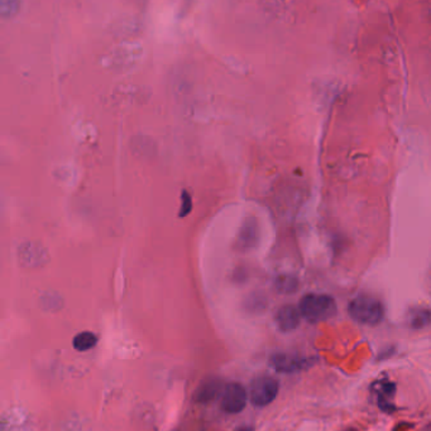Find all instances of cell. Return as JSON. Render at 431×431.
<instances>
[{"label":"cell","instance_id":"cell-9","mask_svg":"<svg viewBox=\"0 0 431 431\" xmlns=\"http://www.w3.org/2000/svg\"><path fill=\"white\" fill-rule=\"evenodd\" d=\"M97 343V337L92 332H81L75 335L73 338V348L79 352H86L95 347Z\"/></svg>","mask_w":431,"mask_h":431},{"label":"cell","instance_id":"cell-4","mask_svg":"<svg viewBox=\"0 0 431 431\" xmlns=\"http://www.w3.org/2000/svg\"><path fill=\"white\" fill-rule=\"evenodd\" d=\"M247 401L248 394L241 383L231 382L225 385L220 400V405L225 413H239L243 411Z\"/></svg>","mask_w":431,"mask_h":431},{"label":"cell","instance_id":"cell-12","mask_svg":"<svg viewBox=\"0 0 431 431\" xmlns=\"http://www.w3.org/2000/svg\"><path fill=\"white\" fill-rule=\"evenodd\" d=\"M181 208H180V212H178V217L180 218H183V217H186V216L193 211V199H191V196H190V193L188 191L181 192Z\"/></svg>","mask_w":431,"mask_h":431},{"label":"cell","instance_id":"cell-11","mask_svg":"<svg viewBox=\"0 0 431 431\" xmlns=\"http://www.w3.org/2000/svg\"><path fill=\"white\" fill-rule=\"evenodd\" d=\"M430 320L431 313L426 309H418V311H413L410 317V324L413 328H423L430 323Z\"/></svg>","mask_w":431,"mask_h":431},{"label":"cell","instance_id":"cell-6","mask_svg":"<svg viewBox=\"0 0 431 431\" xmlns=\"http://www.w3.org/2000/svg\"><path fill=\"white\" fill-rule=\"evenodd\" d=\"M223 382L218 377L205 378L195 391L194 400L201 404L213 401L223 392Z\"/></svg>","mask_w":431,"mask_h":431},{"label":"cell","instance_id":"cell-3","mask_svg":"<svg viewBox=\"0 0 431 431\" xmlns=\"http://www.w3.org/2000/svg\"><path fill=\"white\" fill-rule=\"evenodd\" d=\"M279 385L271 376H260L250 383L249 400L257 407H265L274 401L279 395Z\"/></svg>","mask_w":431,"mask_h":431},{"label":"cell","instance_id":"cell-5","mask_svg":"<svg viewBox=\"0 0 431 431\" xmlns=\"http://www.w3.org/2000/svg\"><path fill=\"white\" fill-rule=\"evenodd\" d=\"M269 362L276 371L282 372V373L301 371L309 366V359L290 354H274Z\"/></svg>","mask_w":431,"mask_h":431},{"label":"cell","instance_id":"cell-10","mask_svg":"<svg viewBox=\"0 0 431 431\" xmlns=\"http://www.w3.org/2000/svg\"><path fill=\"white\" fill-rule=\"evenodd\" d=\"M298 279L292 275H279L274 280V287L281 294L295 293L298 290Z\"/></svg>","mask_w":431,"mask_h":431},{"label":"cell","instance_id":"cell-13","mask_svg":"<svg viewBox=\"0 0 431 431\" xmlns=\"http://www.w3.org/2000/svg\"><path fill=\"white\" fill-rule=\"evenodd\" d=\"M238 431H252L249 427H242V429H239Z\"/></svg>","mask_w":431,"mask_h":431},{"label":"cell","instance_id":"cell-7","mask_svg":"<svg viewBox=\"0 0 431 431\" xmlns=\"http://www.w3.org/2000/svg\"><path fill=\"white\" fill-rule=\"evenodd\" d=\"M301 317L303 316L300 313V309L296 308V306L289 304V306H284L279 308L277 313H276L274 320H276L277 327L282 332H291V330H295L298 328Z\"/></svg>","mask_w":431,"mask_h":431},{"label":"cell","instance_id":"cell-8","mask_svg":"<svg viewBox=\"0 0 431 431\" xmlns=\"http://www.w3.org/2000/svg\"><path fill=\"white\" fill-rule=\"evenodd\" d=\"M257 239H258L257 222L255 218H247L241 228V232L238 235V244L243 250H247L255 245Z\"/></svg>","mask_w":431,"mask_h":431},{"label":"cell","instance_id":"cell-2","mask_svg":"<svg viewBox=\"0 0 431 431\" xmlns=\"http://www.w3.org/2000/svg\"><path fill=\"white\" fill-rule=\"evenodd\" d=\"M349 314L358 323L377 325L382 322L384 308L380 300L370 295H358L349 303Z\"/></svg>","mask_w":431,"mask_h":431},{"label":"cell","instance_id":"cell-1","mask_svg":"<svg viewBox=\"0 0 431 431\" xmlns=\"http://www.w3.org/2000/svg\"><path fill=\"white\" fill-rule=\"evenodd\" d=\"M298 309L301 316L311 323L328 320L336 314V303L330 295L306 294L300 300Z\"/></svg>","mask_w":431,"mask_h":431}]
</instances>
